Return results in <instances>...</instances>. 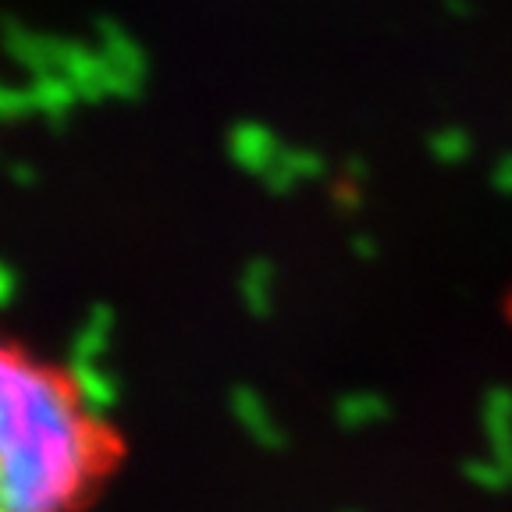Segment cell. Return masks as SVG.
<instances>
[{
	"label": "cell",
	"instance_id": "1",
	"mask_svg": "<svg viewBox=\"0 0 512 512\" xmlns=\"http://www.w3.org/2000/svg\"><path fill=\"white\" fill-rule=\"evenodd\" d=\"M107 459L93 384L0 324V512H75Z\"/></svg>",
	"mask_w": 512,
	"mask_h": 512
}]
</instances>
